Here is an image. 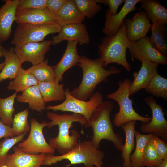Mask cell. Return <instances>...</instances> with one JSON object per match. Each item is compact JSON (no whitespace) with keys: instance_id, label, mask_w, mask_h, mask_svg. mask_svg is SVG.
<instances>
[{"instance_id":"25","label":"cell","mask_w":167,"mask_h":167,"mask_svg":"<svg viewBox=\"0 0 167 167\" xmlns=\"http://www.w3.org/2000/svg\"><path fill=\"white\" fill-rule=\"evenodd\" d=\"M141 7L152 23H167V9L156 0H141Z\"/></svg>"},{"instance_id":"20","label":"cell","mask_w":167,"mask_h":167,"mask_svg":"<svg viewBox=\"0 0 167 167\" xmlns=\"http://www.w3.org/2000/svg\"><path fill=\"white\" fill-rule=\"evenodd\" d=\"M14 152L8 154L6 165L8 167H41L46 154L31 155L23 152L14 146Z\"/></svg>"},{"instance_id":"42","label":"cell","mask_w":167,"mask_h":167,"mask_svg":"<svg viewBox=\"0 0 167 167\" xmlns=\"http://www.w3.org/2000/svg\"><path fill=\"white\" fill-rule=\"evenodd\" d=\"M159 167H167V159L163 160Z\"/></svg>"},{"instance_id":"44","label":"cell","mask_w":167,"mask_h":167,"mask_svg":"<svg viewBox=\"0 0 167 167\" xmlns=\"http://www.w3.org/2000/svg\"><path fill=\"white\" fill-rule=\"evenodd\" d=\"M4 62L2 63H0V71L2 70L4 66Z\"/></svg>"},{"instance_id":"8","label":"cell","mask_w":167,"mask_h":167,"mask_svg":"<svg viewBox=\"0 0 167 167\" xmlns=\"http://www.w3.org/2000/svg\"><path fill=\"white\" fill-rule=\"evenodd\" d=\"M61 27L58 24L43 25L19 24L11 43L15 46H19L29 43L42 41L48 35L58 33Z\"/></svg>"},{"instance_id":"26","label":"cell","mask_w":167,"mask_h":167,"mask_svg":"<svg viewBox=\"0 0 167 167\" xmlns=\"http://www.w3.org/2000/svg\"><path fill=\"white\" fill-rule=\"evenodd\" d=\"M136 121H131L128 122L121 126L125 135V143L122 150L123 167H131L130 157L135 146L134 137L136 131L135 129Z\"/></svg>"},{"instance_id":"9","label":"cell","mask_w":167,"mask_h":167,"mask_svg":"<svg viewBox=\"0 0 167 167\" xmlns=\"http://www.w3.org/2000/svg\"><path fill=\"white\" fill-rule=\"evenodd\" d=\"M30 122L29 136L26 139L19 143L18 146L23 152L29 154H54L55 150L47 142L43 135V130L47 126V122L44 121L40 123L33 118Z\"/></svg>"},{"instance_id":"30","label":"cell","mask_w":167,"mask_h":167,"mask_svg":"<svg viewBox=\"0 0 167 167\" xmlns=\"http://www.w3.org/2000/svg\"><path fill=\"white\" fill-rule=\"evenodd\" d=\"M26 70L38 82H48L55 80V74L52 66L48 65L47 59L38 64L32 65Z\"/></svg>"},{"instance_id":"45","label":"cell","mask_w":167,"mask_h":167,"mask_svg":"<svg viewBox=\"0 0 167 167\" xmlns=\"http://www.w3.org/2000/svg\"><path fill=\"white\" fill-rule=\"evenodd\" d=\"M2 167H8L6 165H4Z\"/></svg>"},{"instance_id":"18","label":"cell","mask_w":167,"mask_h":167,"mask_svg":"<svg viewBox=\"0 0 167 167\" xmlns=\"http://www.w3.org/2000/svg\"><path fill=\"white\" fill-rule=\"evenodd\" d=\"M78 44L76 41H68L65 50L60 60L56 65L52 66L57 82L59 83L62 81L64 73L78 64L80 57L77 52Z\"/></svg>"},{"instance_id":"13","label":"cell","mask_w":167,"mask_h":167,"mask_svg":"<svg viewBox=\"0 0 167 167\" xmlns=\"http://www.w3.org/2000/svg\"><path fill=\"white\" fill-rule=\"evenodd\" d=\"M15 21L17 24L43 25L58 24L56 15L46 8L16 11Z\"/></svg>"},{"instance_id":"39","label":"cell","mask_w":167,"mask_h":167,"mask_svg":"<svg viewBox=\"0 0 167 167\" xmlns=\"http://www.w3.org/2000/svg\"><path fill=\"white\" fill-rule=\"evenodd\" d=\"M67 1V0H47L46 8L57 15Z\"/></svg>"},{"instance_id":"37","label":"cell","mask_w":167,"mask_h":167,"mask_svg":"<svg viewBox=\"0 0 167 167\" xmlns=\"http://www.w3.org/2000/svg\"><path fill=\"white\" fill-rule=\"evenodd\" d=\"M148 143L153 147L159 156L163 160L167 159V143L152 134Z\"/></svg>"},{"instance_id":"14","label":"cell","mask_w":167,"mask_h":167,"mask_svg":"<svg viewBox=\"0 0 167 167\" xmlns=\"http://www.w3.org/2000/svg\"><path fill=\"white\" fill-rule=\"evenodd\" d=\"M65 40L76 41L81 45L89 44L90 39L85 25L78 23L62 26L58 35L53 37L52 45H56Z\"/></svg>"},{"instance_id":"1","label":"cell","mask_w":167,"mask_h":167,"mask_svg":"<svg viewBox=\"0 0 167 167\" xmlns=\"http://www.w3.org/2000/svg\"><path fill=\"white\" fill-rule=\"evenodd\" d=\"M46 117L51 120L47 122L48 127L50 129L58 126L59 130L56 137L49 139V145L55 150H57L61 155L67 154L74 149L78 144L80 135L76 129H74L70 135L69 129L75 122H79L83 128L88 122L86 118L79 114H59L50 111L47 113Z\"/></svg>"},{"instance_id":"17","label":"cell","mask_w":167,"mask_h":167,"mask_svg":"<svg viewBox=\"0 0 167 167\" xmlns=\"http://www.w3.org/2000/svg\"><path fill=\"white\" fill-rule=\"evenodd\" d=\"M141 62V66L139 72L133 73L134 78L130 86V96L145 88L153 77L158 74V68L159 64L146 61Z\"/></svg>"},{"instance_id":"4","label":"cell","mask_w":167,"mask_h":167,"mask_svg":"<svg viewBox=\"0 0 167 167\" xmlns=\"http://www.w3.org/2000/svg\"><path fill=\"white\" fill-rule=\"evenodd\" d=\"M130 43L127 37L125 21L115 35L104 37L98 46L99 58L103 62L104 67L115 63L130 71L131 67L127 59L126 53L127 49L130 48Z\"/></svg>"},{"instance_id":"31","label":"cell","mask_w":167,"mask_h":167,"mask_svg":"<svg viewBox=\"0 0 167 167\" xmlns=\"http://www.w3.org/2000/svg\"><path fill=\"white\" fill-rule=\"evenodd\" d=\"M144 89L146 92L156 98L167 100V79L159 74L153 77Z\"/></svg>"},{"instance_id":"29","label":"cell","mask_w":167,"mask_h":167,"mask_svg":"<svg viewBox=\"0 0 167 167\" xmlns=\"http://www.w3.org/2000/svg\"><path fill=\"white\" fill-rule=\"evenodd\" d=\"M152 134L143 135L136 131L135 136L136 146L134 153L130 157L131 167H143V157L144 148Z\"/></svg>"},{"instance_id":"27","label":"cell","mask_w":167,"mask_h":167,"mask_svg":"<svg viewBox=\"0 0 167 167\" xmlns=\"http://www.w3.org/2000/svg\"><path fill=\"white\" fill-rule=\"evenodd\" d=\"M165 24L155 22L151 24V35L148 37L152 45L162 54L167 56V43L166 38L167 28Z\"/></svg>"},{"instance_id":"35","label":"cell","mask_w":167,"mask_h":167,"mask_svg":"<svg viewBox=\"0 0 167 167\" xmlns=\"http://www.w3.org/2000/svg\"><path fill=\"white\" fill-rule=\"evenodd\" d=\"M25 134L19 136L5 138L0 142V167L6 165L10 150L17 143L23 140Z\"/></svg>"},{"instance_id":"36","label":"cell","mask_w":167,"mask_h":167,"mask_svg":"<svg viewBox=\"0 0 167 167\" xmlns=\"http://www.w3.org/2000/svg\"><path fill=\"white\" fill-rule=\"evenodd\" d=\"M163 161L152 146L148 142L144 151L143 166L159 167Z\"/></svg>"},{"instance_id":"21","label":"cell","mask_w":167,"mask_h":167,"mask_svg":"<svg viewBox=\"0 0 167 167\" xmlns=\"http://www.w3.org/2000/svg\"><path fill=\"white\" fill-rule=\"evenodd\" d=\"M3 56L5 58V64L0 73V82L8 79H15L22 63L13 47H11L9 49L4 48Z\"/></svg>"},{"instance_id":"43","label":"cell","mask_w":167,"mask_h":167,"mask_svg":"<svg viewBox=\"0 0 167 167\" xmlns=\"http://www.w3.org/2000/svg\"><path fill=\"white\" fill-rule=\"evenodd\" d=\"M4 48L2 46L0 45V57L3 56Z\"/></svg>"},{"instance_id":"23","label":"cell","mask_w":167,"mask_h":167,"mask_svg":"<svg viewBox=\"0 0 167 167\" xmlns=\"http://www.w3.org/2000/svg\"><path fill=\"white\" fill-rule=\"evenodd\" d=\"M56 16L57 23L61 27L68 24L82 23L85 19L74 0H67Z\"/></svg>"},{"instance_id":"11","label":"cell","mask_w":167,"mask_h":167,"mask_svg":"<svg viewBox=\"0 0 167 167\" xmlns=\"http://www.w3.org/2000/svg\"><path fill=\"white\" fill-rule=\"evenodd\" d=\"M129 51L132 61L134 59L150 61L159 64L167 65V58L155 49L146 36L131 42Z\"/></svg>"},{"instance_id":"41","label":"cell","mask_w":167,"mask_h":167,"mask_svg":"<svg viewBox=\"0 0 167 167\" xmlns=\"http://www.w3.org/2000/svg\"><path fill=\"white\" fill-rule=\"evenodd\" d=\"M15 136L12 127L4 124L0 119V139L3 137H12Z\"/></svg>"},{"instance_id":"7","label":"cell","mask_w":167,"mask_h":167,"mask_svg":"<svg viewBox=\"0 0 167 167\" xmlns=\"http://www.w3.org/2000/svg\"><path fill=\"white\" fill-rule=\"evenodd\" d=\"M65 98L58 105H49L46 107L47 110L68 111L83 115L88 122L91 116L97 107L103 101V96L99 92H94L88 101L80 100L73 97L68 88L65 89Z\"/></svg>"},{"instance_id":"22","label":"cell","mask_w":167,"mask_h":167,"mask_svg":"<svg viewBox=\"0 0 167 167\" xmlns=\"http://www.w3.org/2000/svg\"><path fill=\"white\" fill-rule=\"evenodd\" d=\"M18 102L28 103L29 108L33 111L42 112L46 109L45 103L38 85L30 87L16 97Z\"/></svg>"},{"instance_id":"3","label":"cell","mask_w":167,"mask_h":167,"mask_svg":"<svg viewBox=\"0 0 167 167\" xmlns=\"http://www.w3.org/2000/svg\"><path fill=\"white\" fill-rule=\"evenodd\" d=\"M113 107V102L103 101L92 113L85 127H92L93 135L91 141L96 148H99L101 142L105 139L112 142L118 150L122 151V139L114 132L110 119Z\"/></svg>"},{"instance_id":"10","label":"cell","mask_w":167,"mask_h":167,"mask_svg":"<svg viewBox=\"0 0 167 167\" xmlns=\"http://www.w3.org/2000/svg\"><path fill=\"white\" fill-rule=\"evenodd\" d=\"M144 100L150 107L152 116L149 123H142L140 127L141 131L144 133L153 134L164 141H167V121L164 117L163 108L152 96L145 98Z\"/></svg>"},{"instance_id":"12","label":"cell","mask_w":167,"mask_h":167,"mask_svg":"<svg viewBox=\"0 0 167 167\" xmlns=\"http://www.w3.org/2000/svg\"><path fill=\"white\" fill-rule=\"evenodd\" d=\"M52 45V40H49L28 43L15 46L13 49L22 63L29 62L34 65L44 61L45 55L49 50Z\"/></svg>"},{"instance_id":"6","label":"cell","mask_w":167,"mask_h":167,"mask_svg":"<svg viewBox=\"0 0 167 167\" xmlns=\"http://www.w3.org/2000/svg\"><path fill=\"white\" fill-rule=\"evenodd\" d=\"M131 82L129 79L119 81L118 89L107 95L108 98L115 100L119 105V111L114 115L113 120L116 126L121 127L131 121H139L142 123H148L151 120V117L141 116L134 109L132 106L133 102L129 98V89Z\"/></svg>"},{"instance_id":"5","label":"cell","mask_w":167,"mask_h":167,"mask_svg":"<svg viewBox=\"0 0 167 167\" xmlns=\"http://www.w3.org/2000/svg\"><path fill=\"white\" fill-rule=\"evenodd\" d=\"M103 152L96 148L91 140L78 143L76 147L67 154L58 156L46 154L42 165L50 166L64 160H68L71 165L84 164V167H103Z\"/></svg>"},{"instance_id":"38","label":"cell","mask_w":167,"mask_h":167,"mask_svg":"<svg viewBox=\"0 0 167 167\" xmlns=\"http://www.w3.org/2000/svg\"><path fill=\"white\" fill-rule=\"evenodd\" d=\"M47 0H21L16 11L46 8Z\"/></svg>"},{"instance_id":"32","label":"cell","mask_w":167,"mask_h":167,"mask_svg":"<svg viewBox=\"0 0 167 167\" xmlns=\"http://www.w3.org/2000/svg\"><path fill=\"white\" fill-rule=\"evenodd\" d=\"M17 93L4 98L0 97V119L4 124L11 126L13 123V115L15 111L14 105Z\"/></svg>"},{"instance_id":"33","label":"cell","mask_w":167,"mask_h":167,"mask_svg":"<svg viewBox=\"0 0 167 167\" xmlns=\"http://www.w3.org/2000/svg\"><path fill=\"white\" fill-rule=\"evenodd\" d=\"M29 111L27 109L14 115L12 127L15 136L26 134L30 130L28 121Z\"/></svg>"},{"instance_id":"34","label":"cell","mask_w":167,"mask_h":167,"mask_svg":"<svg viewBox=\"0 0 167 167\" xmlns=\"http://www.w3.org/2000/svg\"><path fill=\"white\" fill-rule=\"evenodd\" d=\"M81 14L85 18L93 17L102 9L96 0H74Z\"/></svg>"},{"instance_id":"40","label":"cell","mask_w":167,"mask_h":167,"mask_svg":"<svg viewBox=\"0 0 167 167\" xmlns=\"http://www.w3.org/2000/svg\"><path fill=\"white\" fill-rule=\"evenodd\" d=\"M125 0H96L98 3H101L108 6L109 10L112 15L117 14L119 6L125 2Z\"/></svg>"},{"instance_id":"15","label":"cell","mask_w":167,"mask_h":167,"mask_svg":"<svg viewBox=\"0 0 167 167\" xmlns=\"http://www.w3.org/2000/svg\"><path fill=\"white\" fill-rule=\"evenodd\" d=\"M141 0H125L124 5L118 13L112 15L108 9L105 13V20L102 32L107 36L115 35L118 31L124 19L130 12L136 9V4Z\"/></svg>"},{"instance_id":"16","label":"cell","mask_w":167,"mask_h":167,"mask_svg":"<svg viewBox=\"0 0 167 167\" xmlns=\"http://www.w3.org/2000/svg\"><path fill=\"white\" fill-rule=\"evenodd\" d=\"M125 23L127 37L130 42L146 37L152 24L143 11L135 13L131 19L125 20Z\"/></svg>"},{"instance_id":"28","label":"cell","mask_w":167,"mask_h":167,"mask_svg":"<svg viewBox=\"0 0 167 167\" xmlns=\"http://www.w3.org/2000/svg\"><path fill=\"white\" fill-rule=\"evenodd\" d=\"M38 83L31 74L21 67L15 78L9 82L7 88L16 93L22 92L30 87L38 85Z\"/></svg>"},{"instance_id":"19","label":"cell","mask_w":167,"mask_h":167,"mask_svg":"<svg viewBox=\"0 0 167 167\" xmlns=\"http://www.w3.org/2000/svg\"><path fill=\"white\" fill-rule=\"evenodd\" d=\"M21 0H6L0 9V45L10 36L15 19L17 7Z\"/></svg>"},{"instance_id":"2","label":"cell","mask_w":167,"mask_h":167,"mask_svg":"<svg viewBox=\"0 0 167 167\" xmlns=\"http://www.w3.org/2000/svg\"><path fill=\"white\" fill-rule=\"evenodd\" d=\"M77 65L82 70V79L79 86L70 93L73 97L83 101H86L92 96L99 84L106 81L110 75L121 72L114 66L106 69L99 58L91 59L84 55L80 56Z\"/></svg>"},{"instance_id":"24","label":"cell","mask_w":167,"mask_h":167,"mask_svg":"<svg viewBox=\"0 0 167 167\" xmlns=\"http://www.w3.org/2000/svg\"><path fill=\"white\" fill-rule=\"evenodd\" d=\"M37 85L45 103L65 100L66 96L63 84H59L55 80L48 82H39Z\"/></svg>"}]
</instances>
